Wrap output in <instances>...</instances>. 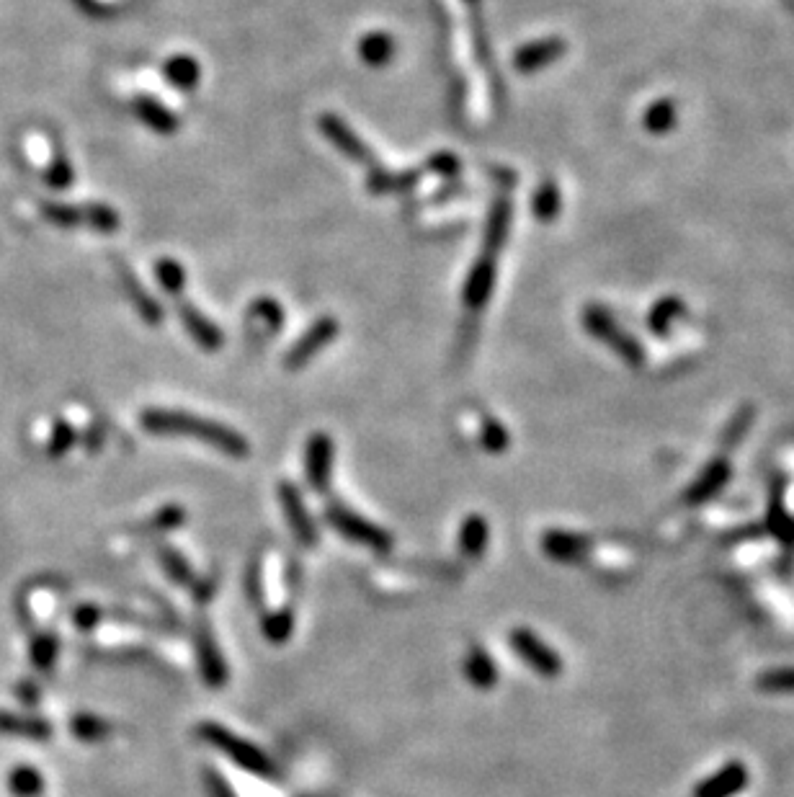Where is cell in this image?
Here are the masks:
<instances>
[{"label": "cell", "mask_w": 794, "mask_h": 797, "mask_svg": "<svg viewBox=\"0 0 794 797\" xmlns=\"http://www.w3.org/2000/svg\"><path fill=\"white\" fill-rule=\"evenodd\" d=\"M678 124V109L673 104V99H658L653 106H648L645 117H642V127L650 135H668L673 132Z\"/></svg>", "instance_id": "obj_27"}, {"label": "cell", "mask_w": 794, "mask_h": 797, "mask_svg": "<svg viewBox=\"0 0 794 797\" xmlns=\"http://www.w3.org/2000/svg\"><path fill=\"white\" fill-rule=\"evenodd\" d=\"M248 318L263 320V328L269 333H276L281 328V323H284V313H281L279 302L269 300V297H261V300L253 302L251 310H248Z\"/></svg>", "instance_id": "obj_34"}, {"label": "cell", "mask_w": 794, "mask_h": 797, "mask_svg": "<svg viewBox=\"0 0 794 797\" xmlns=\"http://www.w3.org/2000/svg\"><path fill=\"white\" fill-rule=\"evenodd\" d=\"M132 111L137 114L145 127H150L158 135H173L178 129V117L165 104H160L155 96H137L132 101Z\"/></svg>", "instance_id": "obj_20"}, {"label": "cell", "mask_w": 794, "mask_h": 797, "mask_svg": "<svg viewBox=\"0 0 794 797\" xmlns=\"http://www.w3.org/2000/svg\"><path fill=\"white\" fill-rule=\"evenodd\" d=\"M96 622H98V609L96 607H80L78 612H75V625L83 627V630L93 627Z\"/></svg>", "instance_id": "obj_45"}, {"label": "cell", "mask_w": 794, "mask_h": 797, "mask_svg": "<svg viewBox=\"0 0 794 797\" xmlns=\"http://www.w3.org/2000/svg\"><path fill=\"white\" fill-rule=\"evenodd\" d=\"M292 630H294V617H292V612H287V609H284V612L269 614V617L263 620V635H266V640H269V643H276V645L287 643L289 635H292Z\"/></svg>", "instance_id": "obj_35"}, {"label": "cell", "mask_w": 794, "mask_h": 797, "mask_svg": "<svg viewBox=\"0 0 794 797\" xmlns=\"http://www.w3.org/2000/svg\"><path fill=\"white\" fill-rule=\"evenodd\" d=\"M753 418H756V408H753L751 403L743 405V408H740V411L733 416V421L727 424L725 434H722V439H720L722 449L738 447V444L743 442V439H746L748 431H751Z\"/></svg>", "instance_id": "obj_32"}, {"label": "cell", "mask_w": 794, "mask_h": 797, "mask_svg": "<svg viewBox=\"0 0 794 797\" xmlns=\"http://www.w3.org/2000/svg\"><path fill=\"white\" fill-rule=\"evenodd\" d=\"M493 284H495V261L493 258L480 256L465 282V292H462L465 305L470 307V310H483V305L490 300V295H493Z\"/></svg>", "instance_id": "obj_18"}, {"label": "cell", "mask_w": 794, "mask_h": 797, "mask_svg": "<svg viewBox=\"0 0 794 797\" xmlns=\"http://www.w3.org/2000/svg\"><path fill=\"white\" fill-rule=\"evenodd\" d=\"M338 336V320L336 318H320L307 328L300 336V341L287 351L284 356V367L302 369L312 356H318L325 344H330Z\"/></svg>", "instance_id": "obj_7"}, {"label": "cell", "mask_w": 794, "mask_h": 797, "mask_svg": "<svg viewBox=\"0 0 794 797\" xmlns=\"http://www.w3.org/2000/svg\"><path fill=\"white\" fill-rule=\"evenodd\" d=\"M42 787L44 782L37 769L21 767L11 774V790L19 797H37L42 792Z\"/></svg>", "instance_id": "obj_37"}, {"label": "cell", "mask_w": 794, "mask_h": 797, "mask_svg": "<svg viewBox=\"0 0 794 797\" xmlns=\"http://www.w3.org/2000/svg\"><path fill=\"white\" fill-rule=\"evenodd\" d=\"M279 501H281V509H284V516H287V524L292 527L294 540L300 542L302 547L318 545V529H315L310 514H307L300 491H297L292 483H281L279 485Z\"/></svg>", "instance_id": "obj_9"}, {"label": "cell", "mask_w": 794, "mask_h": 797, "mask_svg": "<svg viewBox=\"0 0 794 797\" xmlns=\"http://www.w3.org/2000/svg\"><path fill=\"white\" fill-rule=\"evenodd\" d=\"M0 730H3V733H11V736L37 738V741H42V738H47L49 733H52V728H49L44 720L16 718V715H0Z\"/></svg>", "instance_id": "obj_29"}, {"label": "cell", "mask_w": 794, "mask_h": 797, "mask_svg": "<svg viewBox=\"0 0 794 797\" xmlns=\"http://www.w3.org/2000/svg\"><path fill=\"white\" fill-rule=\"evenodd\" d=\"M163 75L178 91H194L199 86V78H202V68L191 55H176L165 60Z\"/></svg>", "instance_id": "obj_23"}, {"label": "cell", "mask_w": 794, "mask_h": 797, "mask_svg": "<svg viewBox=\"0 0 794 797\" xmlns=\"http://www.w3.org/2000/svg\"><path fill=\"white\" fill-rule=\"evenodd\" d=\"M31 653H34V663H37L39 669H47L49 663L55 661L57 640L52 638V635H42V638H37V643H34Z\"/></svg>", "instance_id": "obj_43"}, {"label": "cell", "mask_w": 794, "mask_h": 797, "mask_svg": "<svg viewBox=\"0 0 794 797\" xmlns=\"http://www.w3.org/2000/svg\"><path fill=\"white\" fill-rule=\"evenodd\" d=\"M428 173H436V176H454L459 173V160L449 153H439L426 163Z\"/></svg>", "instance_id": "obj_44"}, {"label": "cell", "mask_w": 794, "mask_h": 797, "mask_svg": "<svg viewBox=\"0 0 794 797\" xmlns=\"http://www.w3.org/2000/svg\"><path fill=\"white\" fill-rule=\"evenodd\" d=\"M142 429L158 436H191L204 444H212L227 457L245 460L251 454V444L238 431L225 424L209 421V418L194 416L184 411H163V408H150L140 416Z\"/></svg>", "instance_id": "obj_1"}, {"label": "cell", "mask_w": 794, "mask_h": 797, "mask_svg": "<svg viewBox=\"0 0 794 797\" xmlns=\"http://www.w3.org/2000/svg\"><path fill=\"white\" fill-rule=\"evenodd\" d=\"M320 132H323V135L328 137V140L333 142L346 158L354 160V163H361V166L367 168L377 166V158H374L372 150L367 148V142L361 140L354 129L343 122L341 117H336V114H323V117H320Z\"/></svg>", "instance_id": "obj_6"}, {"label": "cell", "mask_w": 794, "mask_h": 797, "mask_svg": "<svg viewBox=\"0 0 794 797\" xmlns=\"http://www.w3.org/2000/svg\"><path fill=\"white\" fill-rule=\"evenodd\" d=\"M511 215H514V207H511V199L508 197H498L493 202V209H490L488 225H485V240H483V258H498L503 251V243L508 238V227H511Z\"/></svg>", "instance_id": "obj_14"}, {"label": "cell", "mask_w": 794, "mask_h": 797, "mask_svg": "<svg viewBox=\"0 0 794 797\" xmlns=\"http://www.w3.org/2000/svg\"><path fill=\"white\" fill-rule=\"evenodd\" d=\"M488 540H490V527L483 516L480 514L467 516L462 529H459V550H462V555H467V558H480L485 552V547H488Z\"/></svg>", "instance_id": "obj_24"}, {"label": "cell", "mask_w": 794, "mask_h": 797, "mask_svg": "<svg viewBox=\"0 0 794 797\" xmlns=\"http://www.w3.org/2000/svg\"><path fill=\"white\" fill-rule=\"evenodd\" d=\"M542 550L550 560L557 563H581L591 550V540L583 534L575 532H562V529H550L542 537Z\"/></svg>", "instance_id": "obj_11"}, {"label": "cell", "mask_w": 794, "mask_h": 797, "mask_svg": "<svg viewBox=\"0 0 794 797\" xmlns=\"http://www.w3.org/2000/svg\"><path fill=\"white\" fill-rule=\"evenodd\" d=\"M730 475H733L730 462H727L725 457H717L715 462H709V467L699 475L697 483L686 491L684 501L689 503V506H702V503H707L709 498H715L717 493H720V488H725V485L730 483Z\"/></svg>", "instance_id": "obj_16"}, {"label": "cell", "mask_w": 794, "mask_h": 797, "mask_svg": "<svg viewBox=\"0 0 794 797\" xmlns=\"http://www.w3.org/2000/svg\"><path fill=\"white\" fill-rule=\"evenodd\" d=\"M73 733L80 738V741H98L111 733V725L101 718H93V715H78L73 720Z\"/></svg>", "instance_id": "obj_38"}, {"label": "cell", "mask_w": 794, "mask_h": 797, "mask_svg": "<svg viewBox=\"0 0 794 797\" xmlns=\"http://www.w3.org/2000/svg\"><path fill=\"white\" fill-rule=\"evenodd\" d=\"M583 325L596 341H604L619 359L630 364V367H642L645 364V349L640 346L632 333H627L624 328H619V323L614 320V315L601 305H588L583 310Z\"/></svg>", "instance_id": "obj_2"}, {"label": "cell", "mask_w": 794, "mask_h": 797, "mask_svg": "<svg viewBox=\"0 0 794 797\" xmlns=\"http://www.w3.org/2000/svg\"><path fill=\"white\" fill-rule=\"evenodd\" d=\"M766 527H769V532L774 534L776 540L782 542L784 550L794 552V519L789 516L787 506H784L782 480H774V485H771L769 509H766Z\"/></svg>", "instance_id": "obj_17"}, {"label": "cell", "mask_w": 794, "mask_h": 797, "mask_svg": "<svg viewBox=\"0 0 794 797\" xmlns=\"http://www.w3.org/2000/svg\"><path fill=\"white\" fill-rule=\"evenodd\" d=\"M73 442H75L73 426L60 421V424L55 426V431H52V439H49V454H52V457H62V454L73 447Z\"/></svg>", "instance_id": "obj_42"}, {"label": "cell", "mask_w": 794, "mask_h": 797, "mask_svg": "<svg viewBox=\"0 0 794 797\" xmlns=\"http://www.w3.org/2000/svg\"><path fill=\"white\" fill-rule=\"evenodd\" d=\"M73 166H70V160L65 158V155H57L55 163L49 166V171L44 173V178H47V184L52 186V189H68L70 184H73Z\"/></svg>", "instance_id": "obj_40"}, {"label": "cell", "mask_w": 794, "mask_h": 797, "mask_svg": "<svg viewBox=\"0 0 794 797\" xmlns=\"http://www.w3.org/2000/svg\"><path fill=\"white\" fill-rule=\"evenodd\" d=\"M184 522H186V514L181 506H165V509H160L158 514L153 516V522L147 524V527L155 529V532H168V529L181 527Z\"/></svg>", "instance_id": "obj_41"}, {"label": "cell", "mask_w": 794, "mask_h": 797, "mask_svg": "<svg viewBox=\"0 0 794 797\" xmlns=\"http://www.w3.org/2000/svg\"><path fill=\"white\" fill-rule=\"evenodd\" d=\"M480 442H483V447L488 449L490 454H501V452H506V447L511 439H508V431L501 421H495V418H485L483 431H480Z\"/></svg>", "instance_id": "obj_36"}, {"label": "cell", "mask_w": 794, "mask_h": 797, "mask_svg": "<svg viewBox=\"0 0 794 797\" xmlns=\"http://www.w3.org/2000/svg\"><path fill=\"white\" fill-rule=\"evenodd\" d=\"M568 52V42L560 37H547L529 42L514 52V68L524 75L539 73V70L550 68L552 62L560 60Z\"/></svg>", "instance_id": "obj_10"}, {"label": "cell", "mask_w": 794, "mask_h": 797, "mask_svg": "<svg viewBox=\"0 0 794 797\" xmlns=\"http://www.w3.org/2000/svg\"><path fill=\"white\" fill-rule=\"evenodd\" d=\"M532 212H534V217L542 222H552L562 212V191H560V186L552 181V178L542 181V184H539V189L534 191Z\"/></svg>", "instance_id": "obj_28"}, {"label": "cell", "mask_w": 794, "mask_h": 797, "mask_svg": "<svg viewBox=\"0 0 794 797\" xmlns=\"http://www.w3.org/2000/svg\"><path fill=\"white\" fill-rule=\"evenodd\" d=\"M119 276H122V284H124V292H127L129 302L135 305L137 313L142 315V318L147 320V323H160L163 320V310H160L158 300H155L147 289H142V284L137 282V276L132 274L129 269H124V266H119Z\"/></svg>", "instance_id": "obj_21"}, {"label": "cell", "mask_w": 794, "mask_h": 797, "mask_svg": "<svg viewBox=\"0 0 794 797\" xmlns=\"http://www.w3.org/2000/svg\"><path fill=\"white\" fill-rule=\"evenodd\" d=\"M395 52L397 42L387 31H369L367 37L359 42V55L369 68H385V65H390Z\"/></svg>", "instance_id": "obj_22"}, {"label": "cell", "mask_w": 794, "mask_h": 797, "mask_svg": "<svg viewBox=\"0 0 794 797\" xmlns=\"http://www.w3.org/2000/svg\"><path fill=\"white\" fill-rule=\"evenodd\" d=\"M333 462H336V444H333V439L328 434H312L307 439L305 449V473L307 483L315 491H328L330 475H333Z\"/></svg>", "instance_id": "obj_8"}, {"label": "cell", "mask_w": 794, "mask_h": 797, "mask_svg": "<svg viewBox=\"0 0 794 797\" xmlns=\"http://www.w3.org/2000/svg\"><path fill=\"white\" fill-rule=\"evenodd\" d=\"M325 522H328L333 529H338L346 540L367 545L372 547V550L387 552L392 547V537L385 532V529L367 522V519L356 514V511L346 509L343 503H330L328 509H325Z\"/></svg>", "instance_id": "obj_4"}, {"label": "cell", "mask_w": 794, "mask_h": 797, "mask_svg": "<svg viewBox=\"0 0 794 797\" xmlns=\"http://www.w3.org/2000/svg\"><path fill=\"white\" fill-rule=\"evenodd\" d=\"M465 676L472 687L483 689V692L485 689H493L495 684H498V669H495L493 658H490L483 648H472L470 653H467Z\"/></svg>", "instance_id": "obj_26"}, {"label": "cell", "mask_w": 794, "mask_h": 797, "mask_svg": "<svg viewBox=\"0 0 794 797\" xmlns=\"http://www.w3.org/2000/svg\"><path fill=\"white\" fill-rule=\"evenodd\" d=\"M196 653H199V669H202L204 684L212 689L225 687L227 666L207 627H199V632H196Z\"/></svg>", "instance_id": "obj_15"}, {"label": "cell", "mask_w": 794, "mask_h": 797, "mask_svg": "<svg viewBox=\"0 0 794 797\" xmlns=\"http://www.w3.org/2000/svg\"><path fill=\"white\" fill-rule=\"evenodd\" d=\"M173 300H176V310H178V315H181V320H184L186 331H189V336L194 338L196 344L202 346L204 351L220 349L222 346L220 328H217V325H214L207 315L199 313V310H196L191 302H186L184 295L173 297Z\"/></svg>", "instance_id": "obj_13"}, {"label": "cell", "mask_w": 794, "mask_h": 797, "mask_svg": "<svg viewBox=\"0 0 794 797\" xmlns=\"http://www.w3.org/2000/svg\"><path fill=\"white\" fill-rule=\"evenodd\" d=\"M686 315V302L681 297H660L648 313V328L655 333V336H668L671 333V323L676 318H684Z\"/></svg>", "instance_id": "obj_25"}, {"label": "cell", "mask_w": 794, "mask_h": 797, "mask_svg": "<svg viewBox=\"0 0 794 797\" xmlns=\"http://www.w3.org/2000/svg\"><path fill=\"white\" fill-rule=\"evenodd\" d=\"M758 689L769 694H792L794 692V669L784 666V669H771L758 676Z\"/></svg>", "instance_id": "obj_33"}, {"label": "cell", "mask_w": 794, "mask_h": 797, "mask_svg": "<svg viewBox=\"0 0 794 797\" xmlns=\"http://www.w3.org/2000/svg\"><path fill=\"white\" fill-rule=\"evenodd\" d=\"M199 736H202L209 746H214L217 751L230 756L238 767L248 769L251 774H258V777H274L276 774L274 764H271V759L263 754L261 748L253 746L251 741H243V738L230 733V730L222 728V725L214 723L199 725Z\"/></svg>", "instance_id": "obj_3"}, {"label": "cell", "mask_w": 794, "mask_h": 797, "mask_svg": "<svg viewBox=\"0 0 794 797\" xmlns=\"http://www.w3.org/2000/svg\"><path fill=\"white\" fill-rule=\"evenodd\" d=\"M39 209H42V215L57 227H86V207L44 202Z\"/></svg>", "instance_id": "obj_31"}, {"label": "cell", "mask_w": 794, "mask_h": 797, "mask_svg": "<svg viewBox=\"0 0 794 797\" xmlns=\"http://www.w3.org/2000/svg\"><path fill=\"white\" fill-rule=\"evenodd\" d=\"M155 276H158L160 287H163L171 297L184 295L186 271L178 261H173V258H160L158 264H155Z\"/></svg>", "instance_id": "obj_30"}, {"label": "cell", "mask_w": 794, "mask_h": 797, "mask_svg": "<svg viewBox=\"0 0 794 797\" xmlns=\"http://www.w3.org/2000/svg\"><path fill=\"white\" fill-rule=\"evenodd\" d=\"M160 563L165 565V571H168V576H171L173 581L184 583V586L194 583V576H191L189 563H186V560L181 558V555H178L176 550H171V547H168V550H165V547L160 550Z\"/></svg>", "instance_id": "obj_39"}, {"label": "cell", "mask_w": 794, "mask_h": 797, "mask_svg": "<svg viewBox=\"0 0 794 797\" xmlns=\"http://www.w3.org/2000/svg\"><path fill=\"white\" fill-rule=\"evenodd\" d=\"M428 173V168H418V171H385V168H369L367 176V189L377 197H385V194H400V191H410L413 186H418L423 176Z\"/></svg>", "instance_id": "obj_19"}, {"label": "cell", "mask_w": 794, "mask_h": 797, "mask_svg": "<svg viewBox=\"0 0 794 797\" xmlns=\"http://www.w3.org/2000/svg\"><path fill=\"white\" fill-rule=\"evenodd\" d=\"M508 640H511V648L516 650V656L526 666H532L537 674L547 676V679H555V676L562 674V658L542 638H537V632L516 627V630H511Z\"/></svg>", "instance_id": "obj_5"}, {"label": "cell", "mask_w": 794, "mask_h": 797, "mask_svg": "<svg viewBox=\"0 0 794 797\" xmlns=\"http://www.w3.org/2000/svg\"><path fill=\"white\" fill-rule=\"evenodd\" d=\"M746 787L748 767H743L740 761H730L720 772H715L712 777L699 782V787L694 790V797H735L740 790H746Z\"/></svg>", "instance_id": "obj_12"}]
</instances>
